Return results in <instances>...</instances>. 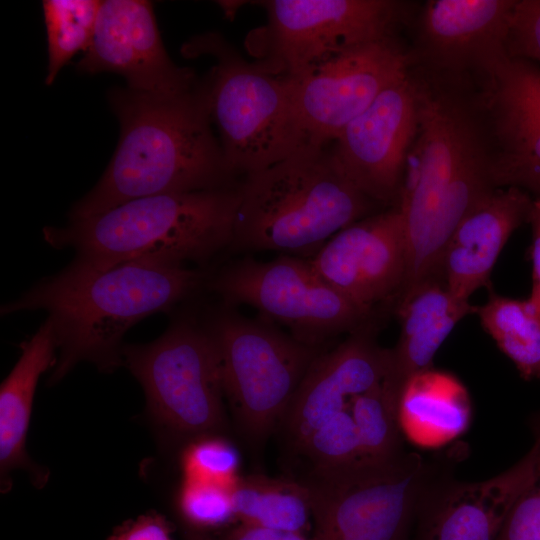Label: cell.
I'll return each instance as SVG.
<instances>
[{
	"instance_id": "obj_1",
	"label": "cell",
	"mask_w": 540,
	"mask_h": 540,
	"mask_svg": "<svg viewBox=\"0 0 540 540\" xmlns=\"http://www.w3.org/2000/svg\"><path fill=\"white\" fill-rule=\"evenodd\" d=\"M409 68L417 128L396 204L406 237V272L398 295L435 278L446 244L466 212L494 189L491 152L477 93L463 74Z\"/></svg>"
},
{
	"instance_id": "obj_2",
	"label": "cell",
	"mask_w": 540,
	"mask_h": 540,
	"mask_svg": "<svg viewBox=\"0 0 540 540\" xmlns=\"http://www.w3.org/2000/svg\"><path fill=\"white\" fill-rule=\"evenodd\" d=\"M108 99L120 123L119 142L98 183L73 205L70 220L142 197L236 185L201 81L171 95L117 87Z\"/></svg>"
},
{
	"instance_id": "obj_3",
	"label": "cell",
	"mask_w": 540,
	"mask_h": 540,
	"mask_svg": "<svg viewBox=\"0 0 540 540\" xmlns=\"http://www.w3.org/2000/svg\"><path fill=\"white\" fill-rule=\"evenodd\" d=\"M204 274L182 265L140 260L108 269L72 262L1 308L7 315L44 310L53 326L59 357L49 383L81 361L111 372L122 365L125 333L140 320L166 312L194 293Z\"/></svg>"
},
{
	"instance_id": "obj_4",
	"label": "cell",
	"mask_w": 540,
	"mask_h": 540,
	"mask_svg": "<svg viewBox=\"0 0 540 540\" xmlns=\"http://www.w3.org/2000/svg\"><path fill=\"white\" fill-rule=\"evenodd\" d=\"M240 201V183L152 195L62 227H45L43 234L55 248H72L74 262L96 269L140 260L205 262L232 245Z\"/></svg>"
},
{
	"instance_id": "obj_5",
	"label": "cell",
	"mask_w": 540,
	"mask_h": 540,
	"mask_svg": "<svg viewBox=\"0 0 540 540\" xmlns=\"http://www.w3.org/2000/svg\"><path fill=\"white\" fill-rule=\"evenodd\" d=\"M231 247L308 259L378 204L338 166L326 145H309L240 182Z\"/></svg>"
},
{
	"instance_id": "obj_6",
	"label": "cell",
	"mask_w": 540,
	"mask_h": 540,
	"mask_svg": "<svg viewBox=\"0 0 540 540\" xmlns=\"http://www.w3.org/2000/svg\"><path fill=\"white\" fill-rule=\"evenodd\" d=\"M187 57L216 59L202 83L224 159L235 177L266 169L315 145L297 114L289 80L264 62H249L219 34L186 43Z\"/></svg>"
},
{
	"instance_id": "obj_7",
	"label": "cell",
	"mask_w": 540,
	"mask_h": 540,
	"mask_svg": "<svg viewBox=\"0 0 540 540\" xmlns=\"http://www.w3.org/2000/svg\"><path fill=\"white\" fill-rule=\"evenodd\" d=\"M405 451L378 465L311 471L314 540H410L421 498L451 461Z\"/></svg>"
},
{
	"instance_id": "obj_8",
	"label": "cell",
	"mask_w": 540,
	"mask_h": 540,
	"mask_svg": "<svg viewBox=\"0 0 540 540\" xmlns=\"http://www.w3.org/2000/svg\"><path fill=\"white\" fill-rule=\"evenodd\" d=\"M216 348L224 396L251 440L282 421L305 374L323 352L223 305L205 325Z\"/></svg>"
},
{
	"instance_id": "obj_9",
	"label": "cell",
	"mask_w": 540,
	"mask_h": 540,
	"mask_svg": "<svg viewBox=\"0 0 540 540\" xmlns=\"http://www.w3.org/2000/svg\"><path fill=\"white\" fill-rule=\"evenodd\" d=\"M122 365L140 382L149 412L166 431L192 441L225 427L219 359L205 326L179 319L150 343L124 345Z\"/></svg>"
},
{
	"instance_id": "obj_10",
	"label": "cell",
	"mask_w": 540,
	"mask_h": 540,
	"mask_svg": "<svg viewBox=\"0 0 540 540\" xmlns=\"http://www.w3.org/2000/svg\"><path fill=\"white\" fill-rule=\"evenodd\" d=\"M209 285L225 305L252 306L263 319L286 326L296 340L315 347L352 333L371 316L320 277L309 259L290 255L267 262L246 258L223 269Z\"/></svg>"
},
{
	"instance_id": "obj_11",
	"label": "cell",
	"mask_w": 540,
	"mask_h": 540,
	"mask_svg": "<svg viewBox=\"0 0 540 540\" xmlns=\"http://www.w3.org/2000/svg\"><path fill=\"white\" fill-rule=\"evenodd\" d=\"M267 58L275 73L299 78L354 47L393 36L405 4L391 0H271Z\"/></svg>"
},
{
	"instance_id": "obj_12",
	"label": "cell",
	"mask_w": 540,
	"mask_h": 540,
	"mask_svg": "<svg viewBox=\"0 0 540 540\" xmlns=\"http://www.w3.org/2000/svg\"><path fill=\"white\" fill-rule=\"evenodd\" d=\"M477 73L494 187H517L540 198V67L503 51Z\"/></svg>"
},
{
	"instance_id": "obj_13",
	"label": "cell",
	"mask_w": 540,
	"mask_h": 540,
	"mask_svg": "<svg viewBox=\"0 0 540 540\" xmlns=\"http://www.w3.org/2000/svg\"><path fill=\"white\" fill-rule=\"evenodd\" d=\"M411 62L389 36L342 52L299 78L286 77L311 142H334L385 89L407 75Z\"/></svg>"
},
{
	"instance_id": "obj_14",
	"label": "cell",
	"mask_w": 540,
	"mask_h": 540,
	"mask_svg": "<svg viewBox=\"0 0 540 540\" xmlns=\"http://www.w3.org/2000/svg\"><path fill=\"white\" fill-rule=\"evenodd\" d=\"M416 128V97L408 71L340 132L331 151L366 196L378 204L397 203Z\"/></svg>"
},
{
	"instance_id": "obj_15",
	"label": "cell",
	"mask_w": 540,
	"mask_h": 540,
	"mask_svg": "<svg viewBox=\"0 0 540 540\" xmlns=\"http://www.w3.org/2000/svg\"><path fill=\"white\" fill-rule=\"evenodd\" d=\"M76 68L83 74L117 73L127 88L151 94H178L199 82L192 69L170 59L153 5L142 0L101 1L92 41Z\"/></svg>"
},
{
	"instance_id": "obj_16",
	"label": "cell",
	"mask_w": 540,
	"mask_h": 540,
	"mask_svg": "<svg viewBox=\"0 0 540 540\" xmlns=\"http://www.w3.org/2000/svg\"><path fill=\"white\" fill-rule=\"evenodd\" d=\"M406 259L403 216L395 204L345 227L309 261L329 285L371 315L400 291Z\"/></svg>"
},
{
	"instance_id": "obj_17",
	"label": "cell",
	"mask_w": 540,
	"mask_h": 540,
	"mask_svg": "<svg viewBox=\"0 0 540 540\" xmlns=\"http://www.w3.org/2000/svg\"><path fill=\"white\" fill-rule=\"evenodd\" d=\"M450 461L421 498L410 540H496L516 498L531 482L535 447L500 474L479 482L454 477Z\"/></svg>"
},
{
	"instance_id": "obj_18",
	"label": "cell",
	"mask_w": 540,
	"mask_h": 540,
	"mask_svg": "<svg viewBox=\"0 0 540 540\" xmlns=\"http://www.w3.org/2000/svg\"><path fill=\"white\" fill-rule=\"evenodd\" d=\"M364 324L333 350L322 352L300 383L282 422L297 449L328 418L381 383L391 369L390 349L380 347Z\"/></svg>"
},
{
	"instance_id": "obj_19",
	"label": "cell",
	"mask_w": 540,
	"mask_h": 540,
	"mask_svg": "<svg viewBox=\"0 0 540 540\" xmlns=\"http://www.w3.org/2000/svg\"><path fill=\"white\" fill-rule=\"evenodd\" d=\"M515 2L427 1L419 24L420 53L425 66L453 74L478 72L487 59L506 51Z\"/></svg>"
},
{
	"instance_id": "obj_20",
	"label": "cell",
	"mask_w": 540,
	"mask_h": 540,
	"mask_svg": "<svg viewBox=\"0 0 540 540\" xmlns=\"http://www.w3.org/2000/svg\"><path fill=\"white\" fill-rule=\"evenodd\" d=\"M532 203L533 198L520 188H494L466 212L441 260L444 283L453 296L469 301L476 290L487 286L511 234L528 222Z\"/></svg>"
},
{
	"instance_id": "obj_21",
	"label": "cell",
	"mask_w": 540,
	"mask_h": 540,
	"mask_svg": "<svg viewBox=\"0 0 540 540\" xmlns=\"http://www.w3.org/2000/svg\"><path fill=\"white\" fill-rule=\"evenodd\" d=\"M401 330L390 349L389 377L402 391L413 375L432 367L433 359L456 324L477 307L453 296L445 283L429 279L398 297Z\"/></svg>"
},
{
	"instance_id": "obj_22",
	"label": "cell",
	"mask_w": 540,
	"mask_h": 540,
	"mask_svg": "<svg viewBox=\"0 0 540 540\" xmlns=\"http://www.w3.org/2000/svg\"><path fill=\"white\" fill-rule=\"evenodd\" d=\"M58 349L53 326L48 319L21 344V355L0 388V470L2 490L8 489L10 473L28 470L36 485H43L46 473L35 466L26 452V437L37 382L54 367Z\"/></svg>"
},
{
	"instance_id": "obj_23",
	"label": "cell",
	"mask_w": 540,
	"mask_h": 540,
	"mask_svg": "<svg viewBox=\"0 0 540 540\" xmlns=\"http://www.w3.org/2000/svg\"><path fill=\"white\" fill-rule=\"evenodd\" d=\"M471 399L454 375L430 368L410 377L398 402L403 438L423 448L446 445L462 435L471 420Z\"/></svg>"
},
{
	"instance_id": "obj_24",
	"label": "cell",
	"mask_w": 540,
	"mask_h": 540,
	"mask_svg": "<svg viewBox=\"0 0 540 540\" xmlns=\"http://www.w3.org/2000/svg\"><path fill=\"white\" fill-rule=\"evenodd\" d=\"M231 495L238 523L305 534L313 524L309 490L302 481L239 476Z\"/></svg>"
},
{
	"instance_id": "obj_25",
	"label": "cell",
	"mask_w": 540,
	"mask_h": 540,
	"mask_svg": "<svg viewBox=\"0 0 540 540\" xmlns=\"http://www.w3.org/2000/svg\"><path fill=\"white\" fill-rule=\"evenodd\" d=\"M480 322L526 380H540V312L529 300L491 294L477 307Z\"/></svg>"
},
{
	"instance_id": "obj_26",
	"label": "cell",
	"mask_w": 540,
	"mask_h": 540,
	"mask_svg": "<svg viewBox=\"0 0 540 540\" xmlns=\"http://www.w3.org/2000/svg\"><path fill=\"white\" fill-rule=\"evenodd\" d=\"M101 1L45 0L42 2L48 43L45 84L51 85L58 73L92 41Z\"/></svg>"
},
{
	"instance_id": "obj_27",
	"label": "cell",
	"mask_w": 540,
	"mask_h": 540,
	"mask_svg": "<svg viewBox=\"0 0 540 540\" xmlns=\"http://www.w3.org/2000/svg\"><path fill=\"white\" fill-rule=\"evenodd\" d=\"M298 450L312 463L311 471H329L364 465L350 403L347 408L317 427Z\"/></svg>"
},
{
	"instance_id": "obj_28",
	"label": "cell",
	"mask_w": 540,
	"mask_h": 540,
	"mask_svg": "<svg viewBox=\"0 0 540 540\" xmlns=\"http://www.w3.org/2000/svg\"><path fill=\"white\" fill-rule=\"evenodd\" d=\"M181 467L184 479L231 487L239 478L240 456L224 438L203 436L185 448Z\"/></svg>"
},
{
	"instance_id": "obj_29",
	"label": "cell",
	"mask_w": 540,
	"mask_h": 540,
	"mask_svg": "<svg viewBox=\"0 0 540 540\" xmlns=\"http://www.w3.org/2000/svg\"><path fill=\"white\" fill-rule=\"evenodd\" d=\"M178 506L187 527L206 532L236 521L231 487L184 479Z\"/></svg>"
},
{
	"instance_id": "obj_30",
	"label": "cell",
	"mask_w": 540,
	"mask_h": 540,
	"mask_svg": "<svg viewBox=\"0 0 540 540\" xmlns=\"http://www.w3.org/2000/svg\"><path fill=\"white\" fill-rule=\"evenodd\" d=\"M529 423L536 450L535 473L514 501L496 540H540V413Z\"/></svg>"
},
{
	"instance_id": "obj_31",
	"label": "cell",
	"mask_w": 540,
	"mask_h": 540,
	"mask_svg": "<svg viewBox=\"0 0 540 540\" xmlns=\"http://www.w3.org/2000/svg\"><path fill=\"white\" fill-rule=\"evenodd\" d=\"M506 51L510 57L529 60L540 67V0H516Z\"/></svg>"
},
{
	"instance_id": "obj_32",
	"label": "cell",
	"mask_w": 540,
	"mask_h": 540,
	"mask_svg": "<svg viewBox=\"0 0 540 540\" xmlns=\"http://www.w3.org/2000/svg\"><path fill=\"white\" fill-rule=\"evenodd\" d=\"M172 524L161 514L150 512L118 526L108 540H172Z\"/></svg>"
},
{
	"instance_id": "obj_33",
	"label": "cell",
	"mask_w": 540,
	"mask_h": 540,
	"mask_svg": "<svg viewBox=\"0 0 540 540\" xmlns=\"http://www.w3.org/2000/svg\"><path fill=\"white\" fill-rule=\"evenodd\" d=\"M217 540H314L305 533L238 523L223 531Z\"/></svg>"
},
{
	"instance_id": "obj_34",
	"label": "cell",
	"mask_w": 540,
	"mask_h": 540,
	"mask_svg": "<svg viewBox=\"0 0 540 540\" xmlns=\"http://www.w3.org/2000/svg\"><path fill=\"white\" fill-rule=\"evenodd\" d=\"M528 222L532 229L530 255L532 261V291L528 298L540 312V198H533Z\"/></svg>"
},
{
	"instance_id": "obj_35",
	"label": "cell",
	"mask_w": 540,
	"mask_h": 540,
	"mask_svg": "<svg viewBox=\"0 0 540 540\" xmlns=\"http://www.w3.org/2000/svg\"><path fill=\"white\" fill-rule=\"evenodd\" d=\"M185 540H215L206 532L198 531L186 526L184 531Z\"/></svg>"
}]
</instances>
